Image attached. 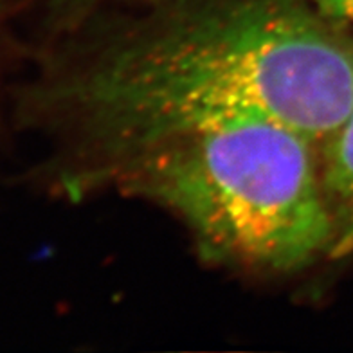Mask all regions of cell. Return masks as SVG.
Masks as SVG:
<instances>
[{"mask_svg":"<svg viewBox=\"0 0 353 353\" xmlns=\"http://www.w3.org/2000/svg\"><path fill=\"white\" fill-rule=\"evenodd\" d=\"M69 195L114 190L184 223L205 260L292 274L330 258L321 150L265 117L186 119L63 157Z\"/></svg>","mask_w":353,"mask_h":353,"instance_id":"7a4b0ae2","label":"cell"},{"mask_svg":"<svg viewBox=\"0 0 353 353\" xmlns=\"http://www.w3.org/2000/svg\"><path fill=\"white\" fill-rule=\"evenodd\" d=\"M63 37L26 94L72 152L186 119L265 117L319 150L353 110V31L310 0H125Z\"/></svg>","mask_w":353,"mask_h":353,"instance_id":"6da1fadb","label":"cell"},{"mask_svg":"<svg viewBox=\"0 0 353 353\" xmlns=\"http://www.w3.org/2000/svg\"><path fill=\"white\" fill-rule=\"evenodd\" d=\"M310 4L326 19L353 26V0H310Z\"/></svg>","mask_w":353,"mask_h":353,"instance_id":"5b68a950","label":"cell"},{"mask_svg":"<svg viewBox=\"0 0 353 353\" xmlns=\"http://www.w3.org/2000/svg\"><path fill=\"white\" fill-rule=\"evenodd\" d=\"M321 175L332 223L330 258L353 254V110L321 148Z\"/></svg>","mask_w":353,"mask_h":353,"instance_id":"3957f363","label":"cell"},{"mask_svg":"<svg viewBox=\"0 0 353 353\" xmlns=\"http://www.w3.org/2000/svg\"><path fill=\"white\" fill-rule=\"evenodd\" d=\"M13 0H0V19H2V14H4L6 8H10V4Z\"/></svg>","mask_w":353,"mask_h":353,"instance_id":"8992f818","label":"cell"},{"mask_svg":"<svg viewBox=\"0 0 353 353\" xmlns=\"http://www.w3.org/2000/svg\"><path fill=\"white\" fill-rule=\"evenodd\" d=\"M33 2L46 14V20L51 23L52 31L65 33L78 28L79 23H83L98 11L125 0H33Z\"/></svg>","mask_w":353,"mask_h":353,"instance_id":"277c9868","label":"cell"}]
</instances>
